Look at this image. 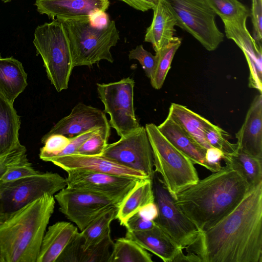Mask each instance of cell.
<instances>
[{
	"label": "cell",
	"instance_id": "30bf717a",
	"mask_svg": "<svg viewBox=\"0 0 262 262\" xmlns=\"http://www.w3.org/2000/svg\"><path fill=\"white\" fill-rule=\"evenodd\" d=\"M60 211L80 231L121 202L101 195L65 187L54 196Z\"/></svg>",
	"mask_w": 262,
	"mask_h": 262
},
{
	"label": "cell",
	"instance_id": "8992f818",
	"mask_svg": "<svg viewBox=\"0 0 262 262\" xmlns=\"http://www.w3.org/2000/svg\"><path fill=\"white\" fill-rule=\"evenodd\" d=\"M33 42L42 59L48 78L56 91L67 89L74 67L69 41L61 23L55 19L37 26Z\"/></svg>",
	"mask_w": 262,
	"mask_h": 262
},
{
	"label": "cell",
	"instance_id": "7402d4cb",
	"mask_svg": "<svg viewBox=\"0 0 262 262\" xmlns=\"http://www.w3.org/2000/svg\"><path fill=\"white\" fill-rule=\"evenodd\" d=\"M157 127L161 134L193 164L202 166L211 171L205 158L206 149L188 136L170 117L168 115Z\"/></svg>",
	"mask_w": 262,
	"mask_h": 262
},
{
	"label": "cell",
	"instance_id": "5b68a950",
	"mask_svg": "<svg viewBox=\"0 0 262 262\" xmlns=\"http://www.w3.org/2000/svg\"><path fill=\"white\" fill-rule=\"evenodd\" d=\"M145 127L152 151L155 172L160 174L174 198L199 181L197 171L193 162L161 134L157 125L149 123Z\"/></svg>",
	"mask_w": 262,
	"mask_h": 262
},
{
	"label": "cell",
	"instance_id": "484cf974",
	"mask_svg": "<svg viewBox=\"0 0 262 262\" xmlns=\"http://www.w3.org/2000/svg\"><path fill=\"white\" fill-rule=\"evenodd\" d=\"M152 180H139L119 205L116 219L125 226L127 221L146 204L155 202Z\"/></svg>",
	"mask_w": 262,
	"mask_h": 262
},
{
	"label": "cell",
	"instance_id": "ac0fdd59",
	"mask_svg": "<svg viewBox=\"0 0 262 262\" xmlns=\"http://www.w3.org/2000/svg\"><path fill=\"white\" fill-rule=\"evenodd\" d=\"M237 149L253 157L262 158V95L253 100L245 120L235 134Z\"/></svg>",
	"mask_w": 262,
	"mask_h": 262
},
{
	"label": "cell",
	"instance_id": "2e32d148",
	"mask_svg": "<svg viewBox=\"0 0 262 262\" xmlns=\"http://www.w3.org/2000/svg\"><path fill=\"white\" fill-rule=\"evenodd\" d=\"M47 162H52L66 172L81 170L110 173L138 179L149 178L139 171L122 165L102 156L71 154L51 158Z\"/></svg>",
	"mask_w": 262,
	"mask_h": 262
},
{
	"label": "cell",
	"instance_id": "d4e9b609",
	"mask_svg": "<svg viewBox=\"0 0 262 262\" xmlns=\"http://www.w3.org/2000/svg\"><path fill=\"white\" fill-rule=\"evenodd\" d=\"M168 115L195 142L205 149L210 147L204 135L205 130L212 123L185 106L172 103Z\"/></svg>",
	"mask_w": 262,
	"mask_h": 262
},
{
	"label": "cell",
	"instance_id": "277c9868",
	"mask_svg": "<svg viewBox=\"0 0 262 262\" xmlns=\"http://www.w3.org/2000/svg\"><path fill=\"white\" fill-rule=\"evenodd\" d=\"M57 20L62 24L68 38L74 67L92 66L102 60L114 61L110 50L120 39L114 20L98 27L91 24L89 16Z\"/></svg>",
	"mask_w": 262,
	"mask_h": 262
},
{
	"label": "cell",
	"instance_id": "7bdbcfd3",
	"mask_svg": "<svg viewBox=\"0 0 262 262\" xmlns=\"http://www.w3.org/2000/svg\"><path fill=\"white\" fill-rule=\"evenodd\" d=\"M122 1L136 10L145 12L152 9L159 0H119Z\"/></svg>",
	"mask_w": 262,
	"mask_h": 262
},
{
	"label": "cell",
	"instance_id": "4dcf8cb0",
	"mask_svg": "<svg viewBox=\"0 0 262 262\" xmlns=\"http://www.w3.org/2000/svg\"><path fill=\"white\" fill-rule=\"evenodd\" d=\"M181 43V38L174 36L167 46L156 52L157 58L156 67L150 79L152 86L155 89L159 90L162 87L174 56Z\"/></svg>",
	"mask_w": 262,
	"mask_h": 262
},
{
	"label": "cell",
	"instance_id": "8fae6325",
	"mask_svg": "<svg viewBox=\"0 0 262 262\" xmlns=\"http://www.w3.org/2000/svg\"><path fill=\"white\" fill-rule=\"evenodd\" d=\"M152 184L158 209L155 221L182 249L187 248L194 242L199 231L176 205L161 179L155 175Z\"/></svg>",
	"mask_w": 262,
	"mask_h": 262
},
{
	"label": "cell",
	"instance_id": "7c38bea8",
	"mask_svg": "<svg viewBox=\"0 0 262 262\" xmlns=\"http://www.w3.org/2000/svg\"><path fill=\"white\" fill-rule=\"evenodd\" d=\"M153 179L154 158L145 127L140 126L117 141L107 144L100 155Z\"/></svg>",
	"mask_w": 262,
	"mask_h": 262
},
{
	"label": "cell",
	"instance_id": "6da1fadb",
	"mask_svg": "<svg viewBox=\"0 0 262 262\" xmlns=\"http://www.w3.org/2000/svg\"><path fill=\"white\" fill-rule=\"evenodd\" d=\"M186 249L202 262H262V182Z\"/></svg>",
	"mask_w": 262,
	"mask_h": 262
},
{
	"label": "cell",
	"instance_id": "1f68e13d",
	"mask_svg": "<svg viewBox=\"0 0 262 262\" xmlns=\"http://www.w3.org/2000/svg\"><path fill=\"white\" fill-rule=\"evenodd\" d=\"M212 9L223 20H247L250 10L241 0H206Z\"/></svg>",
	"mask_w": 262,
	"mask_h": 262
},
{
	"label": "cell",
	"instance_id": "d6986e66",
	"mask_svg": "<svg viewBox=\"0 0 262 262\" xmlns=\"http://www.w3.org/2000/svg\"><path fill=\"white\" fill-rule=\"evenodd\" d=\"M69 222H57L48 227L43 236L36 262H56L79 232Z\"/></svg>",
	"mask_w": 262,
	"mask_h": 262
},
{
	"label": "cell",
	"instance_id": "d6a6232c",
	"mask_svg": "<svg viewBox=\"0 0 262 262\" xmlns=\"http://www.w3.org/2000/svg\"><path fill=\"white\" fill-rule=\"evenodd\" d=\"M206 140L210 147L217 148L224 154H230L237 149L236 143H232L229 139L230 135L216 125L212 124L204 132Z\"/></svg>",
	"mask_w": 262,
	"mask_h": 262
},
{
	"label": "cell",
	"instance_id": "cb8c5ba5",
	"mask_svg": "<svg viewBox=\"0 0 262 262\" xmlns=\"http://www.w3.org/2000/svg\"><path fill=\"white\" fill-rule=\"evenodd\" d=\"M27 84V74L22 63L12 57L0 55V95L13 104Z\"/></svg>",
	"mask_w": 262,
	"mask_h": 262
},
{
	"label": "cell",
	"instance_id": "74e56055",
	"mask_svg": "<svg viewBox=\"0 0 262 262\" xmlns=\"http://www.w3.org/2000/svg\"><path fill=\"white\" fill-rule=\"evenodd\" d=\"M253 26L252 36L255 41L261 44L262 39V0L252 2L250 10Z\"/></svg>",
	"mask_w": 262,
	"mask_h": 262
},
{
	"label": "cell",
	"instance_id": "f1b7e54d",
	"mask_svg": "<svg viewBox=\"0 0 262 262\" xmlns=\"http://www.w3.org/2000/svg\"><path fill=\"white\" fill-rule=\"evenodd\" d=\"M151 255L133 239L120 237L114 243L108 262H152Z\"/></svg>",
	"mask_w": 262,
	"mask_h": 262
},
{
	"label": "cell",
	"instance_id": "9c48e42d",
	"mask_svg": "<svg viewBox=\"0 0 262 262\" xmlns=\"http://www.w3.org/2000/svg\"><path fill=\"white\" fill-rule=\"evenodd\" d=\"M135 81L127 77L108 83H97L99 97L104 106V112L110 117V126L122 137L140 125L134 106Z\"/></svg>",
	"mask_w": 262,
	"mask_h": 262
},
{
	"label": "cell",
	"instance_id": "3957f363",
	"mask_svg": "<svg viewBox=\"0 0 262 262\" xmlns=\"http://www.w3.org/2000/svg\"><path fill=\"white\" fill-rule=\"evenodd\" d=\"M55 205L54 196L47 193L0 218V255L4 262H36Z\"/></svg>",
	"mask_w": 262,
	"mask_h": 262
},
{
	"label": "cell",
	"instance_id": "f35d334b",
	"mask_svg": "<svg viewBox=\"0 0 262 262\" xmlns=\"http://www.w3.org/2000/svg\"><path fill=\"white\" fill-rule=\"evenodd\" d=\"M101 130H105L111 131V129L97 128L88 130L79 135H76L73 137L70 138V142L68 146L62 151L59 153L55 157H59L65 155L75 154L79 147L88 138L92 136L95 135ZM53 158V157H52ZM50 159V158H49ZM47 160V161H48Z\"/></svg>",
	"mask_w": 262,
	"mask_h": 262
},
{
	"label": "cell",
	"instance_id": "c3c4849f",
	"mask_svg": "<svg viewBox=\"0 0 262 262\" xmlns=\"http://www.w3.org/2000/svg\"><path fill=\"white\" fill-rule=\"evenodd\" d=\"M0 262H4L3 259H2L1 255H0Z\"/></svg>",
	"mask_w": 262,
	"mask_h": 262
},
{
	"label": "cell",
	"instance_id": "ab89813d",
	"mask_svg": "<svg viewBox=\"0 0 262 262\" xmlns=\"http://www.w3.org/2000/svg\"><path fill=\"white\" fill-rule=\"evenodd\" d=\"M26 156V148L20 144L9 153L0 157V180L9 166Z\"/></svg>",
	"mask_w": 262,
	"mask_h": 262
},
{
	"label": "cell",
	"instance_id": "7dc6e473",
	"mask_svg": "<svg viewBox=\"0 0 262 262\" xmlns=\"http://www.w3.org/2000/svg\"><path fill=\"white\" fill-rule=\"evenodd\" d=\"M2 1L4 3H8V2L11 1L12 0H2Z\"/></svg>",
	"mask_w": 262,
	"mask_h": 262
},
{
	"label": "cell",
	"instance_id": "83f0119b",
	"mask_svg": "<svg viewBox=\"0 0 262 262\" xmlns=\"http://www.w3.org/2000/svg\"><path fill=\"white\" fill-rule=\"evenodd\" d=\"M226 165L237 171L250 189L262 182V158L249 155L239 150L224 154Z\"/></svg>",
	"mask_w": 262,
	"mask_h": 262
},
{
	"label": "cell",
	"instance_id": "836d02e7",
	"mask_svg": "<svg viewBox=\"0 0 262 262\" xmlns=\"http://www.w3.org/2000/svg\"><path fill=\"white\" fill-rule=\"evenodd\" d=\"M111 131L101 130L88 138L79 147L76 154L100 156L107 145Z\"/></svg>",
	"mask_w": 262,
	"mask_h": 262
},
{
	"label": "cell",
	"instance_id": "e0dca14e",
	"mask_svg": "<svg viewBox=\"0 0 262 262\" xmlns=\"http://www.w3.org/2000/svg\"><path fill=\"white\" fill-rule=\"evenodd\" d=\"M110 0H36L34 5L41 14L54 19L88 17L108 8Z\"/></svg>",
	"mask_w": 262,
	"mask_h": 262
},
{
	"label": "cell",
	"instance_id": "4fadbf2b",
	"mask_svg": "<svg viewBox=\"0 0 262 262\" xmlns=\"http://www.w3.org/2000/svg\"><path fill=\"white\" fill-rule=\"evenodd\" d=\"M67 172V187L94 193L120 202L140 180L88 171L72 170Z\"/></svg>",
	"mask_w": 262,
	"mask_h": 262
},
{
	"label": "cell",
	"instance_id": "44dd1931",
	"mask_svg": "<svg viewBox=\"0 0 262 262\" xmlns=\"http://www.w3.org/2000/svg\"><path fill=\"white\" fill-rule=\"evenodd\" d=\"M125 237L133 239L142 248L151 252L165 262H173L180 252L183 250L157 224L149 230L127 231Z\"/></svg>",
	"mask_w": 262,
	"mask_h": 262
},
{
	"label": "cell",
	"instance_id": "f546056e",
	"mask_svg": "<svg viewBox=\"0 0 262 262\" xmlns=\"http://www.w3.org/2000/svg\"><path fill=\"white\" fill-rule=\"evenodd\" d=\"M118 208L110 210L80 231L83 249L98 244L110 234V225L113 220L116 219Z\"/></svg>",
	"mask_w": 262,
	"mask_h": 262
},
{
	"label": "cell",
	"instance_id": "60d3db41",
	"mask_svg": "<svg viewBox=\"0 0 262 262\" xmlns=\"http://www.w3.org/2000/svg\"><path fill=\"white\" fill-rule=\"evenodd\" d=\"M156 225L155 221L145 220L137 213L128 219L125 227L127 231L139 232L151 230Z\"/></svg>",
	"mask_w": 262,
	"mask_h": 262
},
{
	"label": "cell",
	"instance_id": "bcb514c9",
	"mask_svg": "<svg viewBox=\"0 0 262 262\" xmlns=\"http://www.w3.org/2000/svg\"><path fill=\"white\" fill-rule=\"evenodd\" d=\"M181 261H198L201 262L200 258L195 254L192 253H188L187 255H184L183 250L181 251L176 257L173 262Z\"/></svg>",
	"mask_w": 262,
	"mask_h": 262
},
{
	"label": "cell",
	"instance_id": "e575fe53",
	"mask_svg": "<svg viewBox=\"0 0 262 262\" xmlns=\"http://www.w3.org/2000/svg\"><path fill=\"white\" fill-rule=\"evenodd\" d=\"M44 146L40 148L39 158L44 161L57 155L70 142V139L61 134H53L41 140Z\"/></svg>",
	"mask_w": 262,
	"mask_h": 262
},
{
	"label": "cell",
	"instance_id": "b9f144b4",
	"mask_svg": "<svg viewBox=\"0 0 262 262\" xmlns=\"http://www.w3.org/2000/svg\"><path fill=\"white\" fill-rule=\"evenodd\" d=\"M224 153L220 149L210 147L206 149L205 158L211 168V171L215 172L221 169V161L223 159Z\"/></svg>",
	"mask_w": 262,
	"mask_h": 262
},
{
	"label": "cell",
	"instance_id": "ba28073f",
	"mask_svg": "<svg viewBox=\"0 0 262 262\" xmlns=\"http://www.w3.org/2000/svg\"><path fill=\"white\" fill-rule=\"evenodd\" d=\"M171 9L176 26L195 38L207 50H215L223 41L216 14L206 0H165Z\"/></svg>",
	"mask_w": 262,
	"mask_h": 262
},
{
	"label": "cell",
	"instance_id": "603a6c76",
	"mask_svg": "<svg viewBox=\"0 0 262 262\" xmlns=\"http://www.w3.org/2000/svg\"><path fill=\"white\" fill-rule=\"evenodd\" d=\"M82 237L79 232L68 245L57 262H108L114 242L110 234L98 244L83 249Z\"/></svg>",
	"mask_w": 262,
	"mask_h": 262
},
{
	"label": "cell",
	"instance_id": "4316f807",
	"mask_svg": "<svg viewBox=\"0 0 262 262\" xmlns=\"http://www.w3.org/2000/svg\"><path fill=\"white\" fill-rule=\"evenodd\" d=\"M20 116L13 107L0 95V157L6 155L17 147Z\"/></svg>",
	"mask_w": 262,
	"mask_h": 262
},
{
	"label": "cell",
	"instance_id": "7a4b0ae2",
	"mask_svg": "<svg viewBox=\"0 0 262 262\" xmlns=\"http://www.w3.org/2000/svg\"><path fill=\"white\" fill-rule=\"evenodd\" d=\"M250 189L237 171L225 165L179 192L174 199L176 205L202 232L230 213Z\"/></svg>",
	"mask_w": 262,
	"mask_h": 262
},
{
	"label": "cell",
	"instance_id": "ee69618b",
	"mask_svg": "<svg viewBox=\"0 0 262 262\" xmlns=\"http://www.w3.org/2000/svg\"><path fill=\"white\" fill-rule=\"evenodd\" d=\"M137 213L142 218L155 221L158 216V209L155 202L146 204L141 208Z\"/></svg>",
	"mask_w": 262,
	"mask_h": 262
},
{
	"label": "cell",
	"instance_id": "681fc988",
	"mask_svg": "<svg viewBox=\"0 0 262 262\" xmlns=\"http://www.w3.org/2000/svg\"><path fill=\"white\" fill-rule=\"evenodd\" d=\"M257 0H251V2H255Z\"/></svg>",
	"mask_w": 262,
	"mask_h": 262
},
{
	"label": "cell",
	"instance_id": "52a82bcc",
	"mask_svg": "<svg viewBox=\"0 0 262 262\" xmlns=\"http://www.w3.org/2000/svg\"><path fill=\"white\" fill-rule=\"evenodd\" d=\"M66 187V179L52 172H39L10 181L0 180V218L15 212L45 193L53 195Z\"/></svg>",
	"mask_w": 262,
	"mask_h": 262
},
{
	"label": "cell",
	"instance_id": "f6af8a7d",
	"mask_svg": "<svg viewBox=\"0 0 262 262\" xmlns=\"http://www.w3.org/2000/svg\"><path fill=\"white\" fill-rule=\"evenodd\" d=\"M91 24L95 27H102L110 21L108 16L104 11H98L89 16Z\"/></svg>",
	"mask_w": 262,
	"mask_h": 262
},
{
	"label": "cell",
	"instance_id": "8d00e7d4",
	"mask_svg": "<svg viewBox=\"0 0 262 262\" xmlns=\"http://www.w3.org/2000/svg\"><path fill=\"white\" fill-rule=\"evenodd\" d=\"M39 172L34 169L26 156L18 162L9 166L1 180L3 181H13L34 175Z\"/></svg>",
	"mask_w": 262,
	"mask_h": 262
},
{
	"label": "cell",
	"instance_id": "9a60e30c",
	"mask_svg": "<svg viewBox=\"0 0 262 262\" xmlns=\"http://www.w3.org/2000/svg\"><path fill=\"white\" fill-rule=\"evenodd\" d=\"M97 128L111 129L105 113L91 105L79 103L69 115L56 123L41 140L53 134H61L71 138Z\"/></svg>",
	"mask_w": 262,
	"mask_h": 262
},
{
	"label": "cell",
	"instance_id": "d590c367",
	"mask_svg": "<svg viewBox=\"0 0 262 262\" xmlns=\"http://www.w3.org/2000/svg\"><path fill=\"white\" fill-rule=\"evenodd\" d=\"M128 58L130 60H137L142 66L147 77L150 79L152 78L157 61L156 55H153L140 45L129 51Z\"/></svg>",
	"mask_w": 262,
	"mask_h": 262
},
{
	"label": "cell",
	"instance_id": "ffe728a7",
	"mask_svg": "<svg viewBox=\"0 0 262 262\" xmlns=\"http://www.w3.org/2000/svg\"><path fill=\"white\" fill-rule=\"evenodd\" d=\"M153 10V18L147 28L144 41L151 43L155 52L167 46L174 37L176 17L165 0H159Z\"/></svg>",
	"mask_w": 262,
	"mask_h": 262
},
{
	"label": "cell",
	"instance_id": "5bb4252c",
	"mask_svg": "<svg viewBox=\"0 0 262 262\" xmlns=\"http://www.w3.org/2000/svg\"><path fill=\"white\" fill-rule=\"evenodd\" d=\"M247 20H223L227 38L232 40L244 54L249 68V86L262 92V49L249 32Z\"/></svg>",
	"mask_w": 262,
	"mask_h": 262
}]
</instances>
